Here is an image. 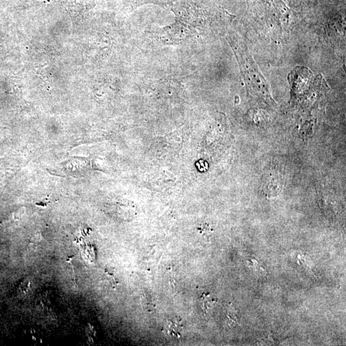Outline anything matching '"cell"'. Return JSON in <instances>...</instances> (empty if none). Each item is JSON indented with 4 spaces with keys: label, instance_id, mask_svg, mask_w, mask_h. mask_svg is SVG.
I'll list each match as a JSON object with an SVG mask.
<instances>
[{
    "label": "cell",
    "instance_id": "obj_1",
    "mask_svg": "<svg viewBox=\"0 0 346 346\" xmlns=\"http://www.w3.org/2000/svg\"><path fill=\"white\" fill-rule=\"evenodd\" d=\"M164 333L168 339L179 341L183 337V326L179 319H170L165 323Z\"/></svg>",
    "mask_w": 346,
    "mask_h": 346
}]
</instances>
